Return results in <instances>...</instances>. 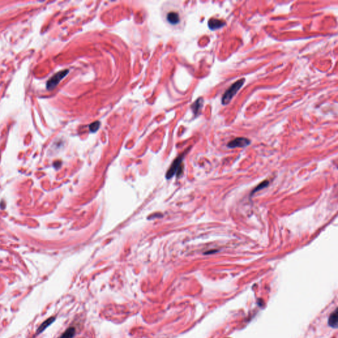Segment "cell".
Returning <instances> with one entry per match:
<instances>
[{
    "mask_svg": "<svg viewBox=\"0 0 338 338\" xmlns=\"http://www.w3.org/2000/svg\"><path fill=\"white\" fill-rule=\"evenodd\" d=\"M245 82V79H240V80L234 83L233 84L230 86L229 88L226 91V92L224 93L223 96L221 99V102L223 105H228L229 103L231 101L233 98L235 96L236 94L238 93V91L241 87L243 86L244 83Z\"/></svg>",
    "mask_w": 338,
    "mask_h": 338,
    "instance_id": "6da1fadb",
    "label": "cell"
},
{
    "mask_svg": "<svg viewBox=\"0 0 338 338\" xmlns=\"http://www.w3.org/2000/svg\"><path fill=\"white\" fill-rule=\"evenodd\" d=\"M69 71L68 69H65L55 73L47 82L46 88L48 90H51L55 88L58 85V83L61 81L62 79L66 76L67 73H69Z\"/></svg>",
    "mask_w": 338,
    "mask_h": 338,
    "instance_id": "7a4b0ae2",
    "label": "cell"
},
{
    "mask_svg": "<svg viewBox=\"0 0 338 338\" xmlns=\"http://www.w3.org/2000/svg\"><path fill=\"white\" fill-rule=\"evenodd\" d=\"M250 140L246 137H237L234 140L230 141L227 146L229 148H245L250 144Z\"/></svg>",
    "mask_w": 338,
    "mask_h": 338,
    "instance_id": "3957f363",
    "label": "cell"
},
{
    "mask_svg": "<svg viewBox=\"0 0 338 338\" xmlns=\"http://www.w3.org/2000/svg\"><path fill=\"white\" fill-rule=\"evenodd\" d=\"M182 158H183V156L181 155L174 160L173 163L172 164V165H171L170 168L168 170L167 173H166V176L167 177V178H171L175 173H176L178 172V170L180 168V166L182 162Z\"/></svg>",
    "mask_w": 338,
    "mask_h": 338,
    "instance_id": "277c9868",
    "label": "cell"
},
{
    "mask_svg": "<svg viewBox=\"0 0 338 338\" xmlns=\"http://www.w3.org/2000/svg\"><path fill=\"white\" fill-rule=\"evenodd\" d=\"M226 25V23L224 21L215 18H212L209 20L208 26L210 29L216 30Z\"/></svg>",
    "mask_w": 338,
    "mask_h": 338,
    "instance_id": "5b68a950",
    "label": "cell"
},
{
    "mask_svg": "<svg viewBox=\"0 0 338 338\" xmlns=\"http://www.w3.org/2000/svg\"><path fill=\"white\" fill-rule=\"evenodd\" d=\"M166 19H167V21L171 24V25H176L179 22H180V16H179L178 13H176V12H174V11H171L170 13H169L167 14V16H166Z\"/></svg>",
    "mask_w": 338,
    "mask_h": 338,
    "instance_id": "8992f818",
    "label": "cell"
},
{
    "mask_svg": "<svg viewBox=\"0 0 338 338\" xmlns=\"http://www.w3.org/2000/svg\"><path fill=\"white\" fill-rule=\"evenodd\" d=\"M55 320V317H50L48 319L46 320L44 322H42V324L40 326L38 327L37 331V335L40 334V333H41L42 332H44L45 330V329L50 326L54 322Z\"/></svg>",
    "mask_w": 338,
    "mask_h": 338,
    "instance_id": "52a82bcc",
    "label": "cell"
},
{
    "mask_svg": "<svg viewBox=\"0 0 338 338\" xmlns=\"http://www.w3.org/2000/svg\"><path fill=\"white\" fill-rule=\"evenodd\" d=\"M203 105H204V100H203L202 98H199L192 105V106H191V108H192L193 112L196 116L200 113V110L203 107Z\"/></svg>",
    "mask_w": 338,
    "mask_h": 338,
    "instance_id": "ba28073f",
    "label": "cell"
},
{
    "mask_svg": "<svg viewBox=\"0 0 338 338\" xmlns=\"http://www.w3.org/2000/svg\"><path fill=\"white\" fill-rule=\"evenodd\" d=\"M337 322H338V315H337V310L333 312L329 318L328 323L330 326L333 328H337Z\"/></svg>",
    "mask_w": 338,
    "mask_h": 338,
    "instance_id": "9c48e42d",
    "label": "cell"
},
{
    "mask_svg": "<svg viewBox=\"0 0 338 338\" xmlns=\"http://www.w3.org/2000/svg\"><path fill=\"white\" fill-rule=\"evenodd\" d=\"M75 333V329L74 328H69L66 329V332L59 337V338H73Z\"/></svg>",
    "mask_w": 338,
    "mask_h": 338,
    "instance_id": "30bf717a",
    "label": "cell"
},
{
    "mask_svg": "<svg viewBox=\"0 0 338 338\" xmlns=\"http://www.w3.org/2000/svg\"><path fill=\"white\" fill-rule=\"evenodd\" d=\"M268 185H269V182H268V180L263 181L262 183H260V184L259 185H258V186L256 187V188H254V189L252 191L251 195H252V194H255L256 192H258V191H260V190H262V189L265 188V187H267Z\"/></svg>",
    "mask_w": 338,
    "mask_h": 338,
    "instance_id": "8fae6325",
    "label": "cell"
},
{
    "mask_svg": "<svg viewBox=\"0 0 338 338\" xmlns=\"http://www.w3.org/2000/svg\"><path fill=\"white\" fill-rule=\"evenodd\" d=\"M101 126V123L99 122L98 121H96L92 124H91L89 126V130L91 132H97V131L99 129V127Z\"/></svg>",
    "mask_w": 338,
    "mask_h": 338,
    "instance_id": "7c38bea8",
    "label": "cell"
},
{
    "mask_svg": "<svg viewBox=\"0 0 338 338\" xmlns=\"http://www.w3.org/2000/svg\"><path fill=\"white\" fill-rule=\"evenodd\" d=\"M210 252H205V254H213V253H215L217 252V250H209Z\"/></svg>",
    "mask_w": 338,
    "mask_h": 338,
    "instance_id": "4fadbf2b",
    "label": "cell"
}]
</instances>
